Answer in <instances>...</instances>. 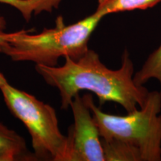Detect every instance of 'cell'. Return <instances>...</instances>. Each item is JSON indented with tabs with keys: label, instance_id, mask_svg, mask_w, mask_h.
Returning <instances> with one entry per match:
<instances>
[{
	"label": "cell",
	"instance_id": "8",
	"mask_svg": "<svg viewBox=\"0 0 161 161\" xmlns=\"http://www.w3.org/2000/svg\"><path fill=\"white\" fill-rule=\"evenodd\" d=\"M161 0H98L96 11L107 15L134 10H146L154 7Z\"/></svg>",
	"mask_w": 161,
	"mask_h": 161
},
{
	"label": "cell",
	"instance_id": "2",
	"mask_svg": "<svg viewBox=\"0 0 161 161\" xmlns=\"http://www.w3.org/2000/svg\"><path fill=\"white\" fill-rule=\"evenodd\" d=\"M82 97L98 129L105 160H161L160 92H148L144 105L125 116L103 112L91 94Z\"/></svg>",
	"mask_w": 161,
	"mask_h": 161
},
{
	"label": "cell",
	"instance_id": "5",
	"mask_svg": "<svg viewBox=\"0 0 161 161\" xmlns=\"http://www.w3.org/2000/svg\"><path fill=\"white\" fill-rule=\"evenodd\" d=\"M74 124L69 128L66 161H104V153L98 129L83 97L72 99Z\"/></svg>",
	"mask_w": 161,
	"mask_h": 161
},
{
	"label": "cell",
	"instance_id": "4",
	"mask_svg": "<svg viewBox=\"0 0 161 161\" xmlns=\"http://www.w3.org/2000/svg\"><path fill=\"white\" fill-rule=\"evenodd\" d=\"M0 90L6 106L31 135L35 160L66 161L67 138L60 132L55 109L8 83Z\"/></svg>",
	"mask_w": 161,
	"mask_h": 161
},
{
	"label": "cell",
	"instance_id": "3",
	"mask_svg": "<svg viewBox=\"0 0 161 161\" xmlns=\"http://www.w3.org/2000/svg\"><path fill=\"white\" fill-rule=\"evenodd\" d=\"M104 16L96 11L84 19L65 25L61 16L55 20V27L31 34L22 30L3 34L6 43L3 53L17 62L30 61L35 64L55 66L60 58L77 60L89 49L92 32Z\"/></svg>",
	"mask_w": 161,
	"mask_h": 161
},
{
	"label": "cell",
	"instance_id": "7",
	"mask_svg": "<svg viewBox=\"0 0 161 161\" xmlns=\"http://www.w3.org/2000/svg\"><path fill=\"white\" fill-rule=\"evenodd\" d=\"M64 0H0V3L12 6L21 14L29 23L32 16L39 15L43 12L51 13L59 8Z\"/></svg>",
	"mask_w": 161,
	"mask_h": 161
},
{
	"label": "cell",
	"instance_id": "11",
	"mask_svg": "<svg viewBox=\"0 0 161 161\" xmlns=\"http://www.w3.org/2000/svg\"><path fill=\"white\" fill-rule=\"evenodd\" d=\"M6 83H8L7 80H6L5 76L3 75V74L0 72V86H3V84H5Z\"/></svg>",
	"mask_w": 161,
	"mask_h": 161
},
{
	"label": "cell",
	"instance_id": "1",
	"mask_svg": "<svg viewBox=\"0 0 161 161\" xmlns=\"http://www.w3.org/2000/svg\"><path fill=\"white\" fill-rule=\"evenodd\" d=\"M64 59V65L60 66L35 65L46 83L58 90L62 109H68L81 90L96 94L100 106L116 102L130 113L144 105L148 91L134 81V64L127 49L122 55V66L116 70L107 67L98 54L90 49L77 60Z\"/></svg>",
	"mask_w": 161,
	"mask_h": 161
},
{
	"label": "cell",
	"instance_id": "9",
	"mask_svg": "<svg viewBox=\"0 0 161 161\" xmlns=\"http://www.w3.org/2000/svg\"><path fill=\"white\" fill-rule=\"evenodd\" d=\"M152 78H155L160 84L161 95V44L148 56L141 69L134 75L138 85H143Z\"/></svg>",
	"mask_w": 161,
	"mask_h": 161
},
{
	"label": "cell",
	"instance_id": "6",
	"mask_svg": "<svg viewBox=\"0 0 161 161\" xmlns=\"http://www.w3.org/2000/svg\"><path fill=\"white\" fill-rule=\"evenodd\" d=\"M32 160L35 158L28 152L25 140L0 122V161Z\"/></svg>",
	"mask_w": 161,
	"mask_h": 161
},
{
	"label": "cell",
	"instance_id": "10",
	"mask_svg": "<svg viewBox=\"0 0 161 161\" xmlns=\"http://www.w3.org/2000/svg\"><path fill=\"white\" fill-rule=\"evenodd\" d=\"M7 27V23H6V20L4 17H3L0 14V52H3L4 49H5L6 43L5 40L3 39L2 35L3 34L5 33V31Z\"/></svg>",
	"mask_w": 161,
	"mask_h": 161
}]
</instances>
